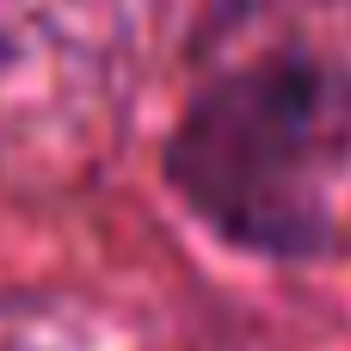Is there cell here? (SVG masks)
Segmentation results:
<instances>
[{"instance_id": "6da1fadb", "label": "cell", "mask_w": 351, "mask_h": 351, "mask_svg": "<svg viewBox=\"0 0 351 351\" xmlns=\"http://www.w3.org/2000/svg\"><path fill=\"white\" fill-rule=\"evenodd\" d=\"M167 179L234 247L321 253L351 191V0H228L191 49Z\"/></svg>"}, {"instance_id": "7a4b0ae2", "label": "cell", "mask_w": 351, "mask_h": 351, "mask_svg": "<svg viewBox=\"0 0 351 351\" xmlns=\"http://www.w3.org/2000/svg\"><path fill=\"white\" fill-rule=\"evenodd\" d=\"M130 68L123 0H0V185L80 191L117 154Z\"/></svg>"}, {"instance_id": "3957f363", "label": "cell", "mask_w": 351, "mask_h": 351, "mask_svg": "<svg viewBox=\"0 0 351 351\" xmlns=\"http://www.w3.org/2000/svg\"><path fill=\"white\" fill-rule=\"evenodd\" d=\"M0 351H93L86 327L37 296H0Z\"/></svg>"}]
</instances>
